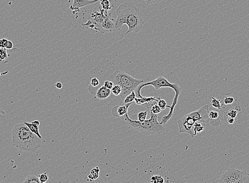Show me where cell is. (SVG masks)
Returning <instances> with one entry per match:
<instances>
[{
    "label": "cell",
    "mask_w": 249,
    "mask_h": 183,
    "mask_svg": "<svg viewBox=\"0 0 249 183\" xmlns=\"http://www.w3.org/2000/svg\"><path fill=\"white\" fill-rule=\"evenodd\" d=\"M117 19L115 20L114 31L122 29L125 24L128 26L127 31L124 33H138L144 24L142 13L134 4L131 2L122 3L116 10Z\"/></svg>",
    "instance_id": "cell-1"
},
{
    "label": "cell",
    "mask_w": 249,
    "mask_h": 183,
    "mask_svg": "<svg viewBox=\"0 0 249 183\" xmlns=\"http://www.w3.org/2000/svg\"><path fill=\"white\" fill-rule=\"evenodd\" d=\"M11 134L12 145L20 150L33 152L42 146V139L32 132L24 123L16 124Z\"/></svg>",
    "instance_id": "cell-2"
},
{
    "label": "cell",
    "mask_w": 249,
    "mask_h": 183,
    "mask_svg": "<svg viewBox=\"0 0 249 183\" xmlns=\"http://www.w3.org/2000/svg\"><path fill=\"white\" fill-rule=\"evenodd\" d=\"M153 86L155 89H159L161 88H166L169 87L173 89L175 92V96L173 98L172 105L170 107V111L169 113L166 115L164 116L162 118L160 123L163 125H165L168 122L169 120L171 118L174 113L175 107L178 103V98L182 92V89L177 83H171L166 79V77L163 76H159L155 80H153L150 82L146 83H143L139 85L136 89L134 91L136 93V97L137 98H142L143 96L140 94V91L144 87L146 86Z\"/></svg>",
    "instance_id": "cell-3"
},
{
    "label": "cell",
    "mask_w": 249,
    "mask_h": 183,
    "mask_svg": "<svg viewBox=\"0 0 249 183\" xmlns=\"http://www.w3.org/2000/svg\"><path fill=\"white\" fill-rule=\"evenodd\" d=\"M99 9L100 11L96 9L90 10L88 21L86 24H82V26L102 33L114 32L115 20L112 18L111 13L108 14L101 8Z\"/></svg>",
    "instance_id": "cell-4"
},
{
    "label": "cell",
    "mask_w": 249,
    "mask_h": 183,
    "mask_svg": "<svg viewBox=\"0 0 249 183\" xmlns=\"http://www.w3.org/2000/svg\"><path fill=\"white\" fill-rule=\"evenodd\" d=\"M148 112L150 113L151 116L150 118L142 122L138 120H132L129 117L128 113L124 115V119L130 127L143 134L150 136L163 133L165 131L166 128L164 125L157 120V115L154 114L151 112Z\"/></svg>",
    "instance_id": "cell-5"
},
{
    "label": "cell",
    "mask_w": 249,
    "mask_h": 183,
    "mask_svg": "<svg viewBox=\"0 0 249 183\" xmlns=\"http://www.w3.org/2000/svg\"><path fill=\"white\" fill-rule=\"evenodd\" d=\"M114 75L112 82L114 85L121 86L122 92L120 96L123 101L128 95L131 94L139 85L144 83L143 80L135 78L124 71H117Z\"/></svg>",
    "instance_id": "cell-6"
},
{
    "label": "cell",
    "mask_w": 249,
    "mask_h": 183,
    "mask_svg": "<svg viewBox=\"0 0 249 183\" xmlns=\"http://www.w3.org/2000/svg\"><path fill=\"white\" fill-rule=\"evenodd\" d=\"M196 121L189 114V113L184 115L178 121L179 133H186L189 134L191 138L194 137L193 127Z\"/></svg>",
    "instance_id": "cell-7"
},
{
    "label": "cell",
    "mask_w": 249,
    "mask_h": 183,
    "mask_svg": "<svg viewBox=\"0 0 249 183\" xmlns=\"http://www.w3.org/2000/svg\"><path fill=\"white\" fill-rule=\"evenodd\" d=\"M232 183H249V173L236 169H229L226 171Z\"/></svg>",
    "instance_id": "cell-8"
},
{
    "label": "cell",
    "mask_w": 249,
    "mask_h": 183,
    "mask_svg": "<svg viewBox=\"0 0 249 183\" xmlns=\"http://www.w3.org/2000/svg\"><path fill=\"white\" fill-rule=\"evenodd\" d=\"M209 111L207 105L202 107L200 109L189 113V114L194 119L196 122H199L202 123H207L210 121L211 119L209 116Z\"/></svg>",
    "instance_id": "cell-9"
},
{
    "label": "cell",
    "mask_w": 249,
    "mask_h": 183,
    "mask_svg": "<svg viewBox=\"0 0 249 183\" xmlns=\"http://www.w3.org/2000/svg\"><path fill=\"white\" fill-rule=\"evenodd\" d=\"M100 1V0H73V3L70 6V10L73 12H79L81 8L97 3Z\"/></svg>",
    "instance_id": "cell-10"
},
{
    "label": "cell",
    "mask_w": 249,
    "mask_h": 183,
    "mask_svg": "<svg viewBox=\"0 0 249 183\" xmlns=\"http://www.w3.org/2000/svg\"><path fill=\"white\" fill-rule=\"evenodd\" d=\"M111 93V89L105 87L104 85L101 86L95 93L96 97L99 100H104L108 98Z\"/></svg>",
    "instance_id": "cell-11"
},
{
    "label": "cell",
    "mask_w": 249,
    "mask_h": 183,
    "mask_svg": "<svg viewBox=\"0 0 249 183\" xmlns=\"http://www.w3.org/2000/svg\"><path fill=\"white\" fill-rule=\"evenodd\" d=\"M160 98H156L155 96H151V97H143L142 98H136L135 100V103L137 105H144L146 104L151 103L154 101L158 102Z\"/></svg>",
    "instance_id": "cell-12"
},
{
    "label": "cell",
    "mask_w": 249,
    "mask_h": 183,
    "mask_svg": "<svg viewBox=\"0 0 249 183\" xmlns=\"http://www.w3.org/2000/svg\"><path fill=\"white\" fill-rule=\"evenodd\" d=\"M131 104L132 103L127 104L122 106H117V113L118 114V116H124L127 113H128V109Z\"/></svg>",
    "instance_id": "cell-13"
},
{
    "label": "cell",
    "mask_w": 249,
    "mask_h": 183,
    "mask_svg": "<svg viewBox=\"0 0 249 183\" xmlns=\"http://www.w3.org/2000/svg\"><path fill=\"white\" fill-rule=\"evenodd\" d=\"M24 123L27 125V127L29 128L30 131L35 133L37 136L39 138H40V139H42V137L41 134L39 133V126L36 125L35 124H33L32 122L29 123V122H24Z\"/></svg>",
    "instance_id": "cell-14"
},
{
    "label": "cell",
    "mask_w": 249,
    "mask_h": 183,
    "mask_svg": "<svg viewBox=\"0 0 249 183\" xmlns=\"http://www.w3.org/2000/svg\"><path fill=\"white\" fill-rule=\"evenodd\" d=\"M99 86H101L99 80H98L96 77L92 78V79L91 80V82H90V85L89 86H91V88L88 87L89 92L92 94V92L95 91V89H96L97 87H98Z\"/></svg>",
    "instance_id": "cell-15"
},
{
    "label": "cell",
    "mask_w": 249,
    "mask_h": 183,
    "mask_svg": "<svg viewBox=\"0 0 249 183\" xmlns=\"http://www.w3.org/2000/svg\"><path fill=\"white\" fill-rule=\"evenodd\" d=\"M214 183H232V182L227 171H225L223 173L220 178L217 180Z\"/></svg>",
    "instance_id": "cell-16"
},
{
    "label": "cell",
    "mask_w": 249,
    "mask_h": 183,
    "mask_svg": "<svg viewBox=\"0 0 249 183\" xmlns=\"http://www.w3.org/2000/svg\"><path fill=\"white\" fill-rule=\"evenodd\" d=\"M211 105L214 107V108H216L217 109H222L223 107V105L220 100L217 99L216 98H215L214 96L211 97Z\"/></svg>",
    "instance_id": "cell-17"
},
{
    "label": "cell",
    "mask_w": 249,
    "mask_h": 183,
    "mask_svg": "<svg viewBox=\"0 0 249 183\" xmlns=\"http://www.w3.org/2000/svg\"><path fill=\"white\" fill-rule=\"evenodd\" d=\"M100 1L102 9L106 12H108V11H109L111 8H113L112 4L111 3L112 1L111 0H100Z\"/></svg>",
    "instance_id": "cell-18"
},
{
    "label": "cell",
    "mask_w": 249,
    "mask_h": 183,
    "mask_svg": "<svg viewBox=\"0 0 249 183\" xmlns=\"http://www.w3.org/2000/svg\"><path fill=\"white\" fill-rule=\"evenodd\" d=\"M204 130V127L202 125V123L199 122H196L193 127V131L194 133V136H196L197 134L202 132Z\"/></svg>",
    "instance_id": "cell-19"
},
{
    "label": "cell",
    "mask_w": 249,
    "mask_h": 183,
    "mask_svg": "<svg viewBox=\"0 0 249 183\" xmlns=\"http://www.w3.org/2000/svg\"><path fill=\"white\" fill-rule=\"evenodd\" d=\"M136 98V94L135 92L133 91L131 94L128 95L125 98L124 100V104L133 103L134 101H135V100Z\"/></svg>",
    "instance_id": "cell-20"
},
{
    "label": "cell",
    "mask_w": 249,
    "mask_h": 183,
    "mask_svg": "<svg viewBox=\"0 0 249 183\" xmlns=\"http://www.w3.org/2000/svg\"><path fill=\"white\" fill-rule=\"evenodd\" d=\"M23 183H44L41 182L38 177H36L35 175H30L24 180Z\"/></svg>",
    "instance_id": "cell-21"
},
{
    "label": "cell",
    "mask_w": 249,
    "mask_h": 183,
    "mask_svg": "<svg viewBox=\"0 0 249 183\" xmlns=\"http://www.w3.org/2000/svg\"><path fill=\"white\" fill-rule=\"evenodd\" d=\"M99 169H98V167H95V168L92 169L90 174L89 175V178H91L92 180L97 179L99 177Z\"/></svg>",
    "instance_id": "cell-22"
},
{
    "label": "cell",
    "mask_w": 249,
    "mask_h": 183,
    "mask_svg": "<svg viewBox=\"0 0 249 183\" xmlns=\"http://www.w3.org/2000/svg\"><path fill=\"white\" fill-rule=\"evenodd\" d=\"M111 93L115 96L120 95L122 92V89L120 86L118 85H114L112 89H111Z\"/></svg>",
    "instance_id": "cell-23"
},
{
    "label": "cell",
    "mask_w": 249,
    "mask_h": 183,
    "mask_svg": "<svg viewBox=\"0 0 249 183\" xmlns=\"http://www.w3.org/2000/svg\"><path fill=\"white\" fill-rule=\"evenodd\" d=\"M8 56L9 55L8 53L7 49L0 48V62H3L4 60L7 59Z\"/></svg>",
    "instance_id": "cell-24"
},
{
    "label": "cell",
    "mask_w": 249,
    "mask_h": 183,
    "mask_svg": "<svg viewBox=\"0 0 249 183\" xmlns=\"http://www.w3.org/2000/svg\"><path fill=\"white\" fill-rule=\"evenodd\" d=\"M150 181L152 183H164V180L162 176L154 175L151 178Z\"/></svg>",
    "instance_id": "cell-25"
},
{
    "label": "cell",
    "mask_w": 249,
    "mask_h": 183,
    "mask_svg": "<svg viewBox=\"0 0 249 183\" xmlns=\"http://www.w3.org/2000/svg\"><path fill=\"white\" fill-rule=\"evenodd\" d=\"M147 115V111H142V112L138 113L137 114V120L140 122L145 121L146 120Z\"/></svg>",
    "instance_id": "cell-26"
},
{
    "label": "cell",
    "mask_w": 249,
    "mask_h": 183,
    "mask_svg": "<svg viewBox=\"0 0 249 183\" xmlns=\"http://www.w3.org/2000/svg\"><path fill=\"white\" fill-rule=\"evenodd\" d=\"M157 105L160 107L161 110H164L168 107V105L166 101L164 99H160L157 102Z\"/></svg>",
    "instance_id": "cell-27"
},
{
    "label": "cell",
    "mask_w": 249,
    "mask_h": 183,
    "mask_svg": "<svg viewBox=\"0 0 249 183\" xmlns=\"http://www.w3.org/2000/svg\"><path fill=\"white\" fill-rule=\"evenodd\" d=\"M237 111L235 109H231L229 110L226 112V115L228 117L232 118L235 119L236 118L237 115Z\"/></svg>",
    "instance_id": "cell-28"
},
{
    "label": "cell",
    "mask_w": 249,
    "mask_h": 183,
    "mask_svg": "<svg viewBox=\"0 0 249 183\" xmlns=\"http://www.w3.org/2000/svg\"><path fill=\"white\" fill-rule=\"evenodd\" d=\"M209 116L211 119V120H216L218 119H220V114L217 111H209Z\"/></svg>",
    "instance_id": "cell-29"
},
{
    "label": "cell",
    "mask_w": 249,
    "mask_h": 183,
    "mask_svg": "<svg viewBox=\"0 0 249 183\" xmlns=\"http://www.w3.org/2000/svg\"><path fill=\"white\" fill-rule=\"evenodd\" d=\"M234 98L232 96H226L224 99V103L225 105H230L232 104L234 102Z\"/></svg>",
    "instance_id": "cell-30"
},
{
    "label": "cell",
    "mask_w": 249,
    "mask_h": 183,
    "mask_svg": "<svg viewBox=\"0 0 249 183\" xmlns=\"http://www.w3.org/2000/svg\"><path fill=\"white\" fill-rule=\"evenodd\" d=\"M38 178L41 182L45 183L48 180V176L46 173H45V174L40 175L38 176Z\"/></svg>",
    "instance_id": "cell-31"
},
{
    "label": "cell",
    "mask_w": 249,
    "mask_h": 183,
    "mask_svg": "<svg viewBox=\"0 0 249 183\" xmlns=\"http://www.w3.org/2000/svg\"><path fill=\"white\" fill-rule=\"evenodd\" d=\"M103 85L105 87H106L107 89H111L113 87V86H114V84H113L112 81L106 80V81L104 82V85Z\"/></svg>",
    "instance_id": "cell-32"
},
{
    "label": "cell",
    "mask_w": 249,
    "mask_h": 183,
    "mask_svg": "<svg viewBox=\"0 0 249 183\" xmlns=\"http://www.w3.org/2000/svg\"><path fill=\"white\" fill-rule=\"evenodd\" d=\"M9 40L6 39H2L0 40V48L6 49L8 44Z\"/></svg>",
    "instance_id": "cell-33"
},
{
    "label": "cell",
    "mask_w": 249,
    "mask_h": 183,
    "mask_svg": "<svg viewBox=\"0 0 249 183\" xmlns=\"http://www.w3.org/2000/svg\"><path fill=\"white\" fill-rule=\"evenodd\" d=\"M145 2L147 4H156V3H160L161 1L163 0H144Z\"/></svg>",
    "instance_id": "cell-34"
},
{
    "label": "cell",
    "mask_w": 249,
    "mask_h": 183,
    "mask_svg": "<svg viewBox=\"0 0 249 183\" xmlns=\"http://www.w3.org/2000/svg\"><path fill=\"white\" fill-rule=\"evenodd\" d=\"M227 121V123H228V124H233L235 122V119L230 118V117H228Z\"/></svg>",
    "instance_id": "cell-35"
},
{
    "label": "cell",
    "mask_w": 249,
    "mask_h": 183,
    "mask_svg": "<svg viewBox=\"0 0 249 183\" xmlns=\"http://www.w3.org/2000/svg\"><path fill=\"white\" fill-rule=\"evenodd\" d=\"M12 48H13V42L9 40L8 44L7 46V47H6V49H11Z\"/></svg>",
    "instance_id": "cell-36"
},
{
    "label": "cell",
    "mask_w": 249,
    "mask_h": 183,
    "mask_svg": "<svg viewBox=\"0 0 249 183\" xmlns=\"http://www.w3.org/2000/svg\"><path fill=\"white\" fill-rule=\"evenodd\" d=\"M55 86L56 87L57 89H61L62 88V83L61 82H57L55 84Z\"/></svg>",
    "instance_id": "cell-37"
},
{
    "label": "cell",
    "mask_w": 249,
    "mask_h": 183,
    "mask_svg": "<svg viewBox=\"0 0 249 183\" xmlns=\"http://www.w3.org/2000/svg\"><path fill=\"white\" fill-rule=\"evenodd\" d=\"M32 123L34 124H35L36 125H38V126H39V125H40V122L38 120H35V121H33Z\"/></svg>",
    "instance_id": "cell-38"
}]
</instances>
